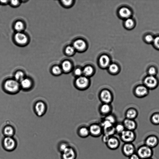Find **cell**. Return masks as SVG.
<instances>
[{
  "instance_id": "obj_1",
  "label": "cell",
  "mask_w": 159,
  "mask_h": 159,
  "mask_svg": "<svg viewBox=\"0 0 159 159\" xmlns=\"http://www.w3.org/2000/svg\"><path fill=\"white\" fill-rule=\"evenodd\" d=\"M4 87L7 92L15 93L19 91L20 86V82L14 79H9L4 82Z\"/></svg>"
},
{
  "instance_id": "obj_2",
  "label": "cell",
  "mask_w": 159,
  "mask_h": 159,
  "mask_svg": "<svg viewBox=\"0 0 159 159\" xmlns=\"http://www.w3.org/2000/svg\"><path fill=\"white\" fill-rule=\"evenodd\" d=\"M136 152L141 159L152 158L153 154L152 149L145 144L139 146L137 149Z\"/></svg>"
},
{
  "instance_id": "obj_3",
  "label": "cell",
  "mask_w": 159,
  "mask_h": 159,
  "mask_svg": "<svg viewBox=\"0 0 159 159\" xmlns=\"http://www.w3.org/2000/svg\"><path fill=\"white\" fill-rule=\"evenodd\" d=\"M2 143L4 149L8 152L14 151L16 148L17 144L16 140L13 137H5Z\"/></svg>"
},
{
  "instance_id": "obj_4",
  "label": "cell",
  "mask_w": 159,
  "mask_h": 159,
  "mask_svg": "<svg viewBox=\"0 0 159 159\" xmlns=\"http://www.w3.org/2000/svg\"><path fill=\"white\" fill-rule=\"evenodd\" d=\"M121 140L125 143H132L135 140L136 135L133 131L125 129L120 135Z\"/></svg>"
},
{
  "instance_id": "obj_5",
  "label": "cell",
  "mask_w": 159,
  "mask_h": 159,
  "mask_svg": "<svg viewBox=\"0 0 159 159\" xmlns=\"http://www.w3.org/2000/svg\"><path fill=\"white\" fill-rule=\"evenodd\" d=\"M90 84L88 77L81 76L76 78L75 80V84L76 87L79 89H85L88 88Z\"/></svg>"
},
{
  "instance_id": "obj_6",
  "label": "cell",
  "mask_w": 159,
  "mask_h": 159,
  "mask_svg": "<svg viewBox=\"0 0 159 159\" xmlns=\"http://www.w3.org/2000/svg\"><path fill=\"white\" fill-rule=\"evenodd\" d=\"M77 157V152L76 150L70 145L61 153V159H76Z\"/></svg>"
},
{
  "instance_id": "obj_7",
  "label": "cell",
  "mask_w": 159,
  "mask_h": 159,
  "mask_svg": "<svg viewBox=\"0 0 159 159\" xmlns=\"http://www.w3.org/2000/svg\"><path fill=\"white\" fill-rule=\"evenodd\" d=\"M135 146L133 143H125L121 147V152L125 157H129L136 152Z\"/></svg>"
},
{
  "instance_id": "obj_8",
  "label": "cell",
  "mask_w": 159,
  "mask_h": 159,
  "mask_svg": "<svg viewBox=\"0 0 159 159\" xmlns=\"http://www.w3.org/2000/svg\"><path fill=\"white\" fill-rule=\"evenodd\" d=\"M90 135L94 137H98L103 134L102 128L98 124L91 125L89 127Z\"/></svg>"
},
{
  "instance_id": "obj_9",
  "label": "cell",
  "mask_w": 159,
  "mask_h": 159,
  "mask_svg": "<svg viewBox=\"0 0 159 159\" xmlns=\"http://www.w3.org/2000/svg\"><path fill=\"white\" fill-rule=\"evenodd\" d=\"M99 97L103 103L110 104L112 101V94L109 90L107 89L101 90L100 93Z\"/></svg>"
},
{
  "instance_id": "obj_10",
  "label": "cell",
  "mask_w": 159,
  "mask_h": 159,
  "mask_svg": "<svg viewBox=\"0 0 159 159\" xmlns=\"http://www.w3.org/2000/svg\"><path fill=\"white\" fill-rule=\"evenodd\" d=\"M14 39L17 44L21 46L26 45L29 41L27 36L22 32H17L14 36Z\"/></svg>"
},
{
  "instance_id": "obj_11",
  "label": "cell",
  "mask_w": 159,
  "mask_h": 159,
  "mask_svg": "<svg viewBox=\"0 0 159 159\" xmlns=\"http://www.w3.org/2000/svg\"><path fill=\"white\" fill-rule=\"evenodd\" d=\"M159 143V139L155 135H149L144 140V144L152 149L156 147Z\"/></svg>"
},
{
  "instance_id": "obj_12",
  "label": "cell",
  "mask_w": 159,
  "mask_h": 159,
  "mask_svg": "<svg viewBox=\"0 0 159 159\" xmlns=\"http://www.w3.org/2000/svg\"><path fill=\"white\" fill-rule=\"evenodd\" d=\"M107 147L111 150H115L119 148L120 142L119 139L116 137L112 136L110 137L106 144Z\"/></svg>"
},
{
  "instance_id": "obj_13",
  "label": "cell",
  "mask_w": 159,
  "mask_h": 159,
  "mask_svg": "<svg viewBox=\"0 0 159 159\" xmlns=\"http://www.w3.org/2000/svg\"><path fill=\"white\" fill-rule=\"evenodd\" d=\"M36 114L39 116H42L45 113L46 107L45 103L43 102L39 101L37 102L34 107Z\"/></svg>"
},
{
  "instance_id": "obj_14",
  "label": "cell",
  "mask_w": 159,
  "mask_h": 159,
  "mask_svg": "<svg viewBox=\"0 0 159 159\" xmlns=\"http://www.w3.org/2000/svg\"><path fill=\"white\" fill-rule=\"evenodd\" d=\"M144 83L147 87L149 88H153L156 86L157 81L154 76L149 75L145 78Z\"/></svg>"
},
{
  "instance_id": "obj_15",
  "label": "cell",
  "mask_w": 159,
  "mask_h": 159,
  "mask_svg": "<svg viewBox=\"0 0 159 159\" xmlns=\"http://www.w3.org/2000/svg\"><path fill=\"white\" fill-rule=\"evenodd\" d=\"M123 125L126 129L133 131L136 128L135 123L131 119L127 118L125 120Z\"/></svg>"
},
{
  "instance_id": "obj_16",
  "label": "cell",
  "mask_w": 159,
  "mask_h": 159,
  "mask_svg": "<svg viewBox=\"0 0 159 159\" xmlns=\"http://www.w3.org/2000/svg\"><path fill=\"white\" fill-rule=\"evenodd\" d=\"M20 87L25 90L30 89L32 86L33 83L31 79L25 77L20 82Z\"/></svg>"
},
{
  "instance_id": "obj_17",
  "label": "cell",
  "mask_w": 159,
  "mask_h": 159,
  "mask_svg": "<svg viewBox=\"0 0 159 159\" xmlns=\"http://www.w3.org/2000/svg\"><path fill=\"white\" fill-rule=\"evenodd\" d=\"M78 136L83 138L87 137L90 135L89 128L83 126L79 128L77 131Z\"/></svg>"
},
{
  "instance_id": "obj_18",
  "label": "cell",
  "mask_w": 159,
  "mask_h": 159,
  "mask_svg": "<svg viewBox=\"0 0 159 159\" xmlns=\"http://www.w3.org/2000/svg\"><path fill=\"white\" fill-rule=\"evenodd\" d=\"M3 133L5 137H13L15 134V130L12 126L7 125L4 128Z\"/></svg>"
},
{
  "instance_id": "obj_19",
  "label": "cell",
  "mask_w": 159,
  "mask_h": 159,
  "mask_svg": "<svg viewBox=\"0 0 159 159\" xmlns=\"http://www.w3.org/2000/svg\"><path fill=\"white\" fill-rule=\"evenodd\" d=\"M111 107L109 104L104 103L100 107V110L101 113L107 115L111 111Z\"/></svg>"
},
{
  "instance_id": "obj_20",
  "label": "cell",
  "mask_w": 159,
  "mask_h": 159,
  "mask_svg": "<svg viewBox=\"0 0 159 159\" xmlns=\"http://www.w3.org/2000/svg\"><path fill=\"white\" fill-rule=\"evenodd\" d=\"M85 42L81 39H78L75 41L74 43V48L78 50H82L86 47Z\"/></svg>"
},
{
  "instance_id": "obj_21",
  "label": "cell",
  "mask_w": 159,
  "mask_h": 159,
  "mask_svg": "<svg viewBox=\"0 0 159 159\" xmlns=\"http://www.w3.org/2000/svg\"><path fill=\"white\" fill-rule=\"evenodd\" d=\"M119 14L122 17L124 18H129L131 15V11L127 7H123L120 9L119 11Z\"/></svg>"
},
{
  "instance_id": "obj_22",
  "label": "cell",
  "mask_w": 159,
  "mask_h": 159,
  "mask_svg": "<svg viewBox=\"0 0 159 159\" xmlns=\"http://www.w3.org/2000/svg\"><path fill=\"white\" fill-rule=\"evenodd\" d=\"M135 91L137 95L142 96L146 95L147 93L148 89L145 86H140L136 88Z\"/></svg>"
},
{
  "instance_id": "obj_23",
  "label": "cell",
  "mask_w": 159,
  "mask_h": 159,
  "mask_svg": "<svg viewBox=\"0 0 159 159\" xmlns=\"http://www.w3.org/2000/svg\"><path fill=\"white\" fill-rule=\"evenodd\" d=\"M110 60L109 57L107 55L102 56L99 59V62L101 66L103 68L107 67L109 65Z\"/></svg>"
},
{
  "instance_id": "obj_24",
  "label": "cell",
  "mask_w": 159,
  "mask_h": 159,
  "mask_svg": "<svg viewBox=\"0 0 159 159\" xmlns=\"http://www.w3.org/2000/svg\"><path fill=\"white\" fill-rule=\"evenodd\" d=\"M103 134L109 136H113L116 131L115 127L113 125L111 126L102 129Z\"/></svg>"
},
{
  "instance_id": "obj_25",
  "label": "cell",
  "mask_w": 159,
  "mask_h": 159,
  "mask_svg": "<svg viewBox=\"0 0 159 159\" xmlns=\"http://www.w3.org/2000/svg\"><path fill=\"white\" fill-rule=\"evenodd\" d=\"M14 28L17 32H21L24 30L25 25L24 23L22 21H17L15 23Z\"/></svg>"
},
{
  "instance_id": "obj_26",
  "label": "cell",
  "mask_w": 159,
  "mask_h": 159,
  "mask_svg": "<svg viewBox=\"0 0 159 159\" xmlns=\"http://www.w3.org/2000/svg\"><path fill=\"white\" fill-rule=\"evenodd\" d=\"M71 67V63L69 61H66L62 63L61 68L62 71L67 73L69 72L70 70Z\"/></svg>"
},
{
  "instance_id": "obj_27",
  "label": "cell",
  "mask_w": 159,
  "mask_h": 159,
  "mask_svg": "<svg viewBox=\"0 0 159 159\" xmlns=\"http://www.w3.org/2000/svg\"><path fill=\"white\" fill-rule=\"evenodd\" d=\"M82 71L84 76L89 78V77L93 75L94 70L91 66H88L85 67L82 70Z\"/></svg>"
},
{
  "instance_id": "obj_28",
  "label": "cell",
  "mask_w": 159,
  "mask_h": 159,
  "mask_svg": "<svg viewBox=\"0 0 159 159\" xmlns=\"http://www.w3.org/2000/svg\"><path fill=\"white\" fill-rule=\"evenodd\" d=\"M14 79L19 82H20L25 77L24 72L21 70L16 71L14 75Z\"/></svg>"
},
{
  "instance_id": "obj_29",
  "label": "cell",
  "mask_w": 159,
  "mask_h": 159,
  "mask_svg": "<svg viewBox=\"0 0 159 159\" xmlns=\"http://www.w3.org/2000/svg\"><path fill=\"white\" fill-rule=\"evenodd\" d=\"M137 112L133 109H130L126 113V116L127 119H132L134 118L137 116Z\"/></svg>"
},
{
  "instance_id": "obj_30",
  "label": "cell",
  "mask_w": 159,
  "mask_h": 159,
  "mask_svg": "<svg viewBox=\"0 0 159 159\" xmlns=\"http://www.w3.org/2000/svg\"><path fill=\"white\" fill-rule=\"evenodd\" d=\"M51 72L53 75L57 76L61 75L62 71L61 67L58 66H55L52 68Z\"/></svg>"
},
{
  "instance_id": "obj_31",
  "label": "cell",
  "mask_w": 159,
  "mask_h": 159,
  "mask_svg": "<svg viewBox=\"0 0 159 159\" xmlns=\"http://www.w3.org/2000/svg\"><path fill=\"white\" fill-rule=\"evenodd\" d=\"M109 71L113 74H116L119 70V67L116 64H112L110 65L108 67Z\"/></svg>"
},
{
  "instance_id": "obj_32",
  "label": "cell",
  "mask_w": 159,
  "mask_h": 159,
  "mask_svg": "<svg viewBox=\"0 0 159 159\" xmlns=\"http://www.w3.org/2000/svg\"><path fill=\"white\" fill-rule=\"evenodd\" d=\"M70 145L66 142H62L60 143L58 145V149L61 153L64 151Z\"/></svg>"
},
{
  "instance_id": "obj_33",
  "label": "cell",
  "mask_w": 159,
  "mask_h": 159,
  "mask_svg": "<svg viewBox=\"0 0 159 159\" xmlns=\"http://www.w3.org/2000/svg\"><path fill=\"white\" fill-rule=\"evenodd\" d=\"M116 133L120 135L125 129V128L123 124H119L115 127Z\"/></svg>"
},
{
  "instance_id": "obj_34",
  "label": "cell",
  "mask_w": 159,
  "mask_h": 159,
  "mask_svg": "<svg viewBox=\"0 0 159 159\" xmlns=\"http://www.w3.org/2000/svg\"><path fill=\"white\" fill-rule=\"evenodd\" d=\"M125 25L126 27L131 28L134 25V22L133 19L129 18L126 20Z\"/></svg>"
},
{
  "instance_id": "obj_35",
  "label": "cell",
  "mask_w": 159,
  "mask_h": 159,
  "mask_svg": "<svg viewBox=\"0 0 159 159\" xmlns=\"http://www.w3.org/2000/svg\"><path fill=\"white\" fill-rule=\"evenodd\" d=\"M113 125L116 122V119L113 116L109 114L107 115L104 119Z\"/></svg>"
},
{
  "instance_id": "obj_36",
  "label": "cell",
  "mask_w": 159,
  "mask_h": 159,
  "mask_svg": "<svg viewBox=\"0 0 159 159\" xmlns=\"http://www.w3.org/2000/svg\"><path fill=\"white\" fill-rule=\"evenodd\" d=\"M20 0H11L9 1V3L11 6L14 7H18L20 4Z\"/></svg>"
},
{
  "instance_id": "obj_37",
  "label": "cell",
  "mask_w": 159,
  "mask_h": 159,
  "mask_svg": "<svg viewBox=\"0 0 159 159\" xmlns=\"http://www.w3.org/2000/svg\"><path fill=\"white\" fill-rule=\"evenodd\" d=\"M74 48L73 47L68 46L66 49V53L68 55L72 54L74 52Z\"/></svg>"
},
{
  "instance_id": "obj_38",
  "label": "cell",
  "mask_w": 159,
  "mask_h": 159,
  "mask_svg": "<svg viewBox=\"0 0 159 159\" xmlns=\"http://www.w3.org/2000/svg\"><path fill=\"white\" fill-rule=\"evenodd\" d=\"M152 119L154 123L156 124H159V114L154 115L152 117Z\"/></svg>"
},
{
  "instance_id": "obj_39",
  "label": "cell",
  "mask_w": 159,
  "mask_h": 159,
  "mask_svg": "<svg viewBox=\"0 0 159 159\" xmlns=\"http://www.w3.org/2000/svg\"><path fill=\"white\" fill-rule=\"evenodd\" d=\"M74 73V75L77 76V77L81 76L83 74L82 70L79 68H76L75 70Z\"/></svg>"
},
{
  "instance_id": "obj_40",
  "label": "cell",
  "mask_w": 159,
  "mask_h": 159,
  "mask_svg": "<svg viewBox=\"0 0 159 159\" xmlns=\"http://www.w3.org/2000/svg\"><path fill=\"white\" fill-rule=\"evenodd\" d=\"M154 38L151 35H148L145 37V40L148 43H150L153 42Z\"/></svg>"
},
{
  "instance_id": "obj_41",
  "label": "cell",
  "mask_w": 159,
  "mask_h": 159,
  "mask_svg": "<svg viewBox=\"0 0 159 159\" xmlns=\"http://www.w3.org/2000/svg\"><path fill=\"white\" fill-rule=\"evenodd\" d=\"M148 72L150 75L153 76L156 74V70L155 68L152 67L149 69Z\"/></svg>"
},
{
  "instance_id": "obj_42",
  "label": "cell",
  "mask_w": 159,
  "mask_h": 159,
  "mask_svg": "<svg viewBox=\"0 0 159 159\" xmlns=\"http://www.w3.org/2000/svg\"><path fill=\"white\" fill-rule=\"evenodd\" d=\"M154 46L158 49H159V36L154 38L153 41Z\"/></svg>"
},
{
  "instance_id": "obj_43",
  "label": "cell",
  "mask_w": 159,
  "mask_h": 159,
  "mask_svg": "<svg viewBox=\"0 0 159 159\" xmlns=\"http://www.w3.org/2000/svg\"><path fill=\"white\" fill-rule=\"evenodd\" d=\"M110 137L111 136H109L105 134H103L102 137V142L106 144L108 141Z\"/></svg>"
},
{
  "instance_id": "obj_44",
  "label": "cell",
  "mask_w": 159,
  "mask_h": 159,
  "mask_svg": "<svg viewBox=\"0 0 159 159\" xmlns=\"http://www.w3.org/2000/svg\"><path fill=\"white\" fill-rule=\"evenodd\" d=\"M129 159H141L136 152L129 157Z\"/></svg>"
},
{
  "instance_id": "obj_45",
  "label": "cell",
  "mask_w": 159,
  "mask_h": 159,
  "mask_svg": "<svg viewBox=\"0 0 159 159\" xmlns=\"http://www.w3.org/2000/svg\"><path fill=\"white\" fill-rule=\"evenodd\" d=\"M61 1L63 4L66 6L70 5L72 2V0H63Z\"/></svg>"
},
{
  "instance_id": "obj_46",
  "label": "cell",
  "mask_w": 159,
  "mask_h": 159,
  "mask_svg": "<svg viewBox=\"0 0 159 159\" xmlns=\"http://www.w3.org/2000/svg\"><path fill=\"white\" fill-rule=\"evenodd\" d=\"M8 0H0V3L2 5H6L9 3Z\"/></svg>"
},
{
  "instance_id": "obj_47",
  "label": "cell",
  "mask_w": 159,
  "mask_h": 159,
  "mask_svg": "<svg viewBox=\"0 0 159 159\" xmlns=\"http://www.w3.org/2000/svg\"><path fill=\"white\" fill-rule=\"evenodd\" d=\"M152 159V158H148V159Z\"/></svg>"
}]
</instances>
